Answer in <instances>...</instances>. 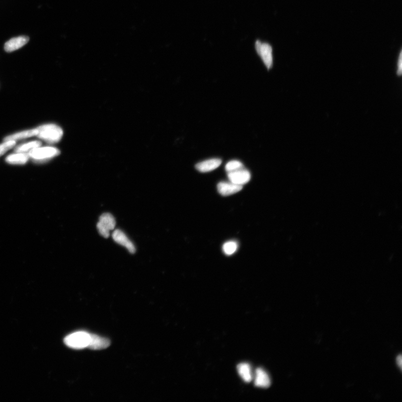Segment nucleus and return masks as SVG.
<instances>
[{"instance_id": "13", "label": "nucleus", "mask_w": 402, "mask_h": 402, "mask_svg": "<svg viewBox=\"0 0 402 402\" xmlns=\"http://www.w3.org/2000/svg\"><path fill=\"white\" fill-rule=\"evenodd\" d=\"M30 158L28 153H16L8 155L6 158V162L15 165H23L28 162Z\"/></svg>"}, {"instance_id": "10", "label": "nucleus", "mask_w": 402, "mask_h": 402, "mask_svg": "<svg viewBox=\"0 0 402 402\" xmlns=\"http://www.w3.org/2000/svg\"><path fill=\"white\" fill-rule=\"evenodd\" d=\"M222 163V161L220 159H210L197 164L196 168L200 172H209L216 170L221 165Z\"/></svg>"}, {"instance_id": "5", "label": "nucleus", "mask_w": 402, "mask_h": 402, "mask_svg": "<svg viewBox=\"0 0 402 402\" xmlns=\"http://www.w3.org/2000/svg\"><path fill=\"white\" fill-rule=\"evenodd\" d=\"M116 226V221L114 216L110 214H103L99 218L97 223V230L103 237H109L110 232L114 230Z\"/></svg>"}, {"instance_id": "11", "label": "nucleus", "mask_w": 402, "mask_h": 402, "mask_svg": "<svg viewBox=\"0 0 402 402\" xmlns=\"http://www.w3.org/2000/svg\"><path fill=\"white\" fill-rule=\"evenodd\" d=\"M110 345V341L96 335L90 334V341L88 348L92 350L106 349Z\"/></svg>"}, {"instance_id": "15", "label": "nucleus", "mask_w": 402, "mask_h": 402, "mask_svg": "<svg viewBox=\"0 0 402 402\" xmlns=\"http://www.w3.org/2000/svg\"><path fill=\"white\" fill-rule=\"evenodd\" d=\"M237 371L240 377L246 383H249L253 379L252 369L247 363H241L237 367Z\"/></svg>"}, {"instance_id": "8", "label": "nucleus", "mask_w": 402, "mask_h": 402, "mask_svg": "<svg viewBox=\"0 0 402 402\" xmlns=\"http://www.w3.org/2000/svg\"><path fill=\"white\" fill-rule=\"evenodd\" d=\"M29 41V38L27 36L13 38L5 43L4 49H5L6 52H12V51L18 50L25 45H27Z\"/></svg>"}, {"instance_id": "3", "label": "nucleus", "mask_w": 402, "mask_h": 402, "mask_svg": "<svg viewBox=\"0 0 402 402\" xmlns=\"http://www.w3.org/2000/svg\"><path fill=\"white\" fill-rule=\"evenodd\" d=\"M28 154L30 158H32L34 162L41 163L48 161L50 159L58 156L60 152L59 149L54 147L40 146L30 150Z\"/></svg>"}, {"instance_id": "17", "label": "nucleus", "mask_w": 402, "mask_h": 402, "mask_svg": "<svg viewBox=\"0 0 402 402\" xmlns=\"http://www.w3.org/2000/svg\"><path fill=\"white\" fill-rule=\"evenodd\" d=\"M237 248V245L235 241H228L223 246V250L224 253L227 256L234 253Z\"/></svg>"}, {"instance_id": "7", "label": "nucleus", "mask_w": 402, "mask_h": 402, "mask_svg": "<svg viewBox=\"0 0 402 402\" xmlns=\"http://www.w3.org/2000/svg\"><path fill=\"white\" fill-rule=\"evenodd\" d=\"M112 238L116 243L126 248L130 253L133 254L135 252V245L122 230H119V229L115 230L112 233Z\"/></svg>"}, {"instance_id": "4", "label": "nucleus", "mask_w": 402, "mask_h": 402, "mask_svg": "<svg viewBox=\"0 0 402 402\" xmlns=\"http://www.w3.org/2000/svg\"><path fill=\"white\" fill-rule=\"evenodd\" d=\"M255 47L259 57H261L268 70L273 66V48L267 43L257 41L255 44Z\"/></svg>"}, {"instance_id": "21", "label": "nucleus", "mask_w": 402, "mask_h": 402, "mask_svg": "<svg viewBox=\"0 0 402 402\" xmlns=\"http://www.w3.org/2000/svg\"><path fill=\"white\" fill-rule=\"evenodd\" d=\"M397 363L398 365H399L401 369H402V357L401 356H400L399 357H397Z\"/></svg>"}, {"instance_id": "6", "label": "nucleus", "mask_w": 402, "mask_h": 402, "mask_svg": "<svg viewBox=\"0 0 402 402\" xmlns=\"http://www.w3.org/2000/svg\"><path fill=\"white\" fill-rule=\"evenodd\" d=\"M227 176L231 182L241 185L248 183L251 179L250 173L243 168L228 172Z\"/></svg>"}, {"instance_id": "18", "label": "nucleus", "mask_w": 402, "mask_h": 402, "mask_svg": "<svg viewBox=\"0 0 402 402\" xmlns=\"http://www.w3.org/2000/svg\"><path fill=\"white\" fill-rule=\"evenodd\" d=\"M16 145V141L9 140L4 141L3 143L0 145V157L6 153L8 150L14 148Z\"/></svg>"}, {"instance_id": "1", "label": "nucleus", "mask_w": 402, "mask_h": 402, "mask_svg": "<svg viewBox=\"0 0 402 402\" xmlns=\"http://www.w3.org/2000/svg\"><path fill=\"white\" fill-rule=\"evenodd\" d=\"M38 137L49 144H55L61 140L63 131L58 125L53 124H45L38 128Z\"/></svg>"}, {"instance_id": "9", "label": "nucleus", "mask_w": 402, "mask_h": 402, "mask_svg": "<svg viewBox=\"0 0 402 402\" xmlns=\"http://www.w3.org/2000/svg\"><path fill=\"white\" fill-rule=\"evenodd\" d=\"M243 189V185L236 184L232 182L222 181L218 185L219 193L223 196H228L236 193Z\"/></svg>"}, {"instance_id": "14", "label": "nucleus", "mask_w": 402, "mask_h": 402, "mask_svg": "<svg viewBox=\"0 0 402 402\" xmlns=\"http://www.w3.org/2000/svg\"><path fill=\"white\" fill-rule=\"evenodd\" d=\"M38 133V131L37 128L32 130H29V131L21 132L20 133L12 134V135L9 136H7L6 137L4 138L3 140L4 141L9 140L16 141L18 140L23 139H25V138H28L34 136H37Z\"/></svg>"}, {"instance_id": "20", "label": "nucleus", "mask_w": 402, "mask_h": 402, "mask_svg": "<svg viewBox=\"0 0 402 402\" xmlns=\"http://www.w3.org/2000/svg\"><path fill=\"white\" fill-rule=\"evenodd\" d=\"M402 51H401L399 61H398V70L397 75L401 76L402 71Z\"/></svg>"}, {"instance_id": "2", "label": "nucleus", "mask_w": 402, "mask_h": 402, "mask_svg": "<svg viewBox=\"0 0 402 402\" xmlns=\"http://www.w3.org/2000/svg\"><path fill=\"white\" fill-rule=\"evenodd\" d=\"M90 341V334L85 331H78L68 335L64 343L67 347L75 349L88 348Z\"/></svg>"}, {"instance_id": "12", "label": "nucleus", "mask_w": 402, "mask_h": 402, "mask_svg": "<svg viewBox=\"0 0 402 402\" xmlns=\"http://www.w3.org/2000/svg\"><path fill=\"white\" fill-rule=\"evenodd\" d=\"M271 384L270 379L266 371L261 368L256 370L255 378V386L258 387L267 388Z\"/></svg>"}, {"instance_id": "16", "label": "nucleus", "mask_w": 402, "mask_h": 402, "mask_svg": "<svg viewBox=\"0 0 402 402\" xmlns=\"http://www.w3.org/2000/svg\"><path fill=\"white\" fill-rule=\"evenodd\" d=\"M42 145V142L40 141H33L27 142L22 145H21L15 149L16 153H27L28 151L31 150L33 149L38 148Z\"/></svg>"}, {"instance_id": "19", "label": "nucleus", "mask_w": 402, "mask_h": 402, "mask_svg": "<svg viewBox=\"0 0 402 402\" xmlns=\"http://www.w3.org/2000/svg\"><path fill=\"white\" fill-rule=\"evenodd\" d=\"M243 168V164L238 161H232L226 164L225 170L227 172L235 171Z\"/></svg>"}]
</instances>
